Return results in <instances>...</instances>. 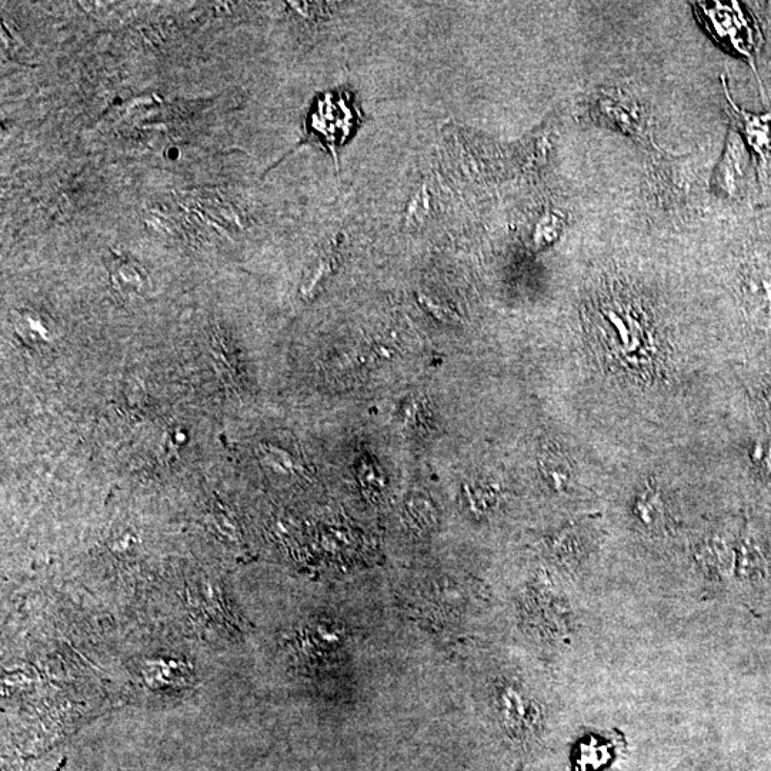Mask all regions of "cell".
<instances>
[{
  "label": "cell",
  "mask_w": 771,
  "mask_h": 771,
  "mask_svg": "<svg viewBox=\"0 0 771 771\" xmlns=\"http://www.w3.org/2000/svg\"><path fill=\"white\" fill-rule=\"evenodd\" d=\"M16 333L32 346L45 345L52 339L49 323L39 313L23 310L15 316Z\"/></svg>",
  "instance_id": "5b68a950"
},
{
  "label": "cell",
  "mask_w": 771,
  "mask_h": 771,
  "mask_svg": "<svg viewBox=\"0 0 771 771\" xmlns=\"http://www.w3.org/2000/svg\"><path fill=\"white\" fill-rule=\"evenodd\" d=\"M260 449H262L263 460L275 472L283 473V475H295V473L299 472V463L285 450L270 445H262Z\"/></svg>",
  "instance_id": "8992f818"
},
{
  "label": "cell",
  "mask_w": 771,
  "mask_h": 771,
  "mask_svg": "<svg viewBox=\"0 0 771 771\" xmlns=\"http://www.w3.org/2000/svg\"><path fill=\"white\" fill-rule=\"evenodd\" d=\"M723 86L727 102H729V106L732 108L734 119H737L736 128L742 133L750 153L756 155L760 176H762V179H767L771 172V112L757 115V113H750L747 110L740 109L732 99L724 79Z\"/></svg>",
  "instance_id": "3957f363"
},
{
  "label": "cell",
  "mask_w": 771,
  "mask_h": 771,
  "mask_svg": "<svg viewBox=\"0 0 771 771\" xmlns=\"http://www.w3.org/2000/svg\"><path fill=\"white\" fill-rule=\"evenodd\" d=\"M752 153L744 142L742 133L732 125L727 133L723 155L713 175V188L724 198H739L746 189Z\"/></svg>",
  "instance_id": "7a4b0ae2"
},
{
  "label": "cell",
  "mask_w": 771,
  "mask_h": 771,
  "mask_svg": "<svg viewBox=\"0 0 771 771\" xmlns=\"http://www.w3.org/2000/svg\"><path fill=\"white\" fill-rule=\"evenodd\" d=\"M592 116L606 128L619 130L624 135L653 145L646 118L636 100L619 89H604L594 95Z\"/></svg>",
  "instance_id": "6da1fadb"
},
{
  "label": "cell",
  "mask_w": 771,
  "mask_h": 771,
  "mask_svg": "<svg viewBox=\"0 0 771 771\" xmlns=\"http://www.w3.org/2000/svg\"><path fill=\"white\" fill-rule=\"evenodd\" d=\"M113 285L128 295L145 296L149 292V277L142 266L133 260H116L112 269Z\"/></svg>",
  "instance_id": "277c9868"
}]
</instances>
